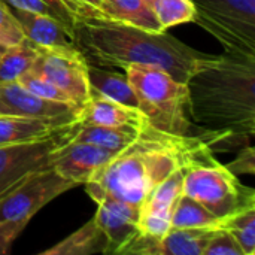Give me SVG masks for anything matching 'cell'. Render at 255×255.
I'll list each match as a JSON object with an SVG mask.
<instances>
[{"label":"cell","instance_id":"cb8c5ba5","mask_svg":"<svg viewBox=\"0 0 255 255\" xmlns=\"http://www.w3.org/2000/svg\"><path fill=\"white\" fill-rule=\"evenodd\" d=\"M152 9L164 31L170 27L194 21L197 13L196 4L191 0H155Z\"/></svg>","mask_w":255,"mask_h":255},{"label":"cell","instance_id":"44dd1931","mask_svg":"<svg viewBox=\"0 0 255 255\" xmlns=\"http://www.w3.org/2000/svg\"><path fill=\"white\" fill-rule=\"evenodd\" d=\"M37 58V46L30 40L7 46L0 58V84L16 82L24 73L30 72Z\"/></svg>","mask_w":255,"mask_h":255},{"label":"cell","instance_id":"d6986e66","mask_svg":"<svg viewBox=\"0 0 255 255\" xmlns=\"http://www.w3.org/2000/svg\"><path fill=\"white\" fill-rule=\"evenodd\" d=\"M218 230V226L175 229L160 239L158 255H203L211 238Z\"/></svg>","mask_w":255,"mask_h":255},{"label":"cell","instance_id":"836d02e7","mask_svg":"<svg viewBox=\"0 0 255 255\" xmlns=\"http://www.w3.org/2000/svg\"><path fill=\"white\" fill-rule=\"evenodd\" d=\"M143 1H145V3H146V4H149V6H152V4H154V1H155V0H143Z\"/></svg>","mask_w":255,"mask_h":255},{"label":"cell","instance_id":"83f0119b","mask_svg":"<svg viewBox=\"0 0 255 255\" xmlns=\"http://www.w3.org/2000/svg\"><path fill=\"white\" fill-rule=\"evenodd\" d=\"M3 3H6L9 7H16V9H24V10H31V12H37V13H43V15H48V16H52L55 19H58L70 33L72 30L69 28V25L66 24V21L63 19V16L55 10L52 9L51 6H48L46 3H43L42 0H1ZM73 34V33H72Z\"/></svg>","mask_w":255,"mask_h":255},{"label":"cell","instance_id":"603a6c76","mask_svg":"<svg viewBox=\"0 0 255 255\" xmlns=\"http://www.w3.org/2000/svg\"><path fill=\"white\" fill-rule=\"evenodd\" d=\"M218 227L227 230L245 255L255 254V206L245 208L220 220Z\"/></svg>","mask_w":255,"mask_h":255},{"label":"cell","instance_id":"4dcf8cb0","mask_svg":"<svg viewBox=\"0 0 255 255\" xmlns=\"http://www.w3.org/2000/svg\"><path fill=\"white\" fill-rule=\"evenodd\" d=\"M75 16H93L102 0H64Z\"/></svg>","mask_w":255,"mask_h":255},{"label":"cell","instance_id":"4316f807","mask_svg":"<svg viewBox=\"0 0 255 255\" xmlns=\"http://www.w3.org/2000/svg\"><path fill=\"white\" fill-rule=\"evenodd\" d=\"M203 255H245L236 239L224 229L218 227L215 235L211 238Z\"/></svg>","mask_w":255,"mask_h":255},{"label":"cell","instance_id":"277c9868","mask_svg":"<svg viewBox=\"0 0 255 255\" xmlns=\"http://www.w3.org/2000/svg\"><path fill=\"white\" fill-rule=\"evenodd\" d=\"M124 72L149 126L163 133L188 136L191 111L187 82L152 66L128 64Z\"/></svg>","mask_w":255,"mask_h":255},{"label":"cell","instance_id":"2e32d148","mask_svg":"<svg viewBox=\"0 0 255 255\" xmlns=\"http://www.w3.org/2000/svg\"><path fill=\"white\" fill-rule=\"evenodd\" d=\"M93 16L133 25L152 33L164 31L152 6L146 4L143 0H102Z\"/></svg>","mask_w":255,"mask_h":255},{"label":"cell","instance_id":"8fae6325","mask_svg":"<svg viewBox=\"0 0 255 255\" xmlns=\"http://www.w3.org/2000/svg\"><path fill=\"white\" fill-rule=\"evenodd\" d=\"M120 152L121 151L118 149H109L93 143L64 142L55 149L51 167L60 176L76 185H82L91 181L96 173Z\"/></svg>","mask_w":255,"mask_h":255},{"label":"cell","instance_id":"30bf717a","mask_svg":"<svg viewBox=\"0 0 255 255\" xmlns=\"http://www.w3.org/2000/svg\"><path fill=\"white\" fill-rule=\"evenodd\" d=\"M78 111L79 108L72 103L37 97L18 82L0 84V115L40 118L63 127L76 121Z\"/></svg>","mask_w":255,"mask_h":255},{"label":"cell","instance_id":"e0dca14e","mask_svg":"<svg viewBox=\"0 0 255 255\" xmlns=\"http://www.w3.org/2000/svg\"><path fill=\"white\" fill-rule=\"evenodd\" d=\"M63 127L40 118L0 115V146L45 139L55 134Z\"/></svg>","mask_w":255,"mask_h":255},{"label":"cell","instance_id":"52a82bcc","mask_svg":"<svg viewBox=\"0 0 255 255\" xmlns=\"http://www.w3.org/2000/svg\"><path fill=\"white\" fill-rule=\"evenodd\" d=\"M75 187L52 167L37 170L0 197V223L28 224L43 206Z\"/></svg>","mask_w":255,"mask_h":255},{"label":"cell","instance_id":"8992f818","mask_svg":"<svg viewBox=\"0 0 255 255\" xmlns=\"http://www.w3.org/2000/svg\"><path fill=\"white\" fill-rule=\"evenodd\" d=\"M196 19L217 36L230 54L254 57L255 0H191Z\"/></svg>","mask_w":255,"mask_h":255},{"label":"cell","instance_id":"1f68e13d","mask_svg":"<svg viewBox=\"0 0 255 255\" xmlns=\"http://www.w3.org/2000/svg\"><path fill=\"white\" fill-rule=\"evenodd\" d=\"M43 3H46L48 6H51L52 9H55L61 16H63V19L66 21V24L69 25V28L72 30V33H73V28H75V19H76V16L70 12V9L67 7V4H66V1L64 0H42Z\"/></svg>","mask_w":255,"mask_h":255},{"label":"cell","instance_id":"ba28073f","mask_svg":"<svg viewBox=\"0 0 255 255\" xmlns=\"http://www.w3.org/2000/svg\"><path fill=\"white\" fill-rule=\"evenodd\" d=\"M37 46V45H36ZM88 60L79 48H42L37 46V58L31 72L52 82L76 106L90 99Z\"/></svg>","mask_w":255,"mask_h":255},{"label":"cell","instance_id":"3957f363","mask_svg":"<svg viewBox=\"0 0 255 255\" xmlns=\"http://www.w3.org/2000/svg\"><path fill=\"white\" fill-rule=\"evenodd\" d=\"M73 37L79 51L105 66H152L187 82L208 57L166 31L152 33L96 16H76Z\"/></svg>","mask_w":255,"mask_h":255},{"label":"cell","instance_id":"4fadbf2b","mask_svg":"<svg viewBox=\"0 0 255 255\" xmlns=\"http://www.w3.org/2000/svg\"><path fill=\"white\" fill-rule=\"evenodd\" d=\"M75 123L81 126L103 127H145L149 124L139 109L128 108L94 94H90V99L79 108Z\"/></svg>","mask_w":255,"mask_h":255},{"label":"cell","instance_id":"f1b7e54d","mask_svg":"<svg viewBox=\"0 0 255 255\" xmlns=\"http://www.w3.org/2000/svg\"><path fill=\"white\" fill-rule=\"evenodd\" d=\"M24 223H0V255H6L13 241L25 229Z\"/></svg>","mask_w":255,"mask_h":255},{"label":"cell","instance_id":"6da1fadb","mask_svg":"<svg viewBox=\"0 0 255 255\" xmlns=\"http://www.w3.org/2000/svg\"><path fill=\"white\" fill-rule=\"evenodd\" d=\"M209 151L211 145L200 137L175 136L149 127L84 185L94 202L111 196L140 208L170 173Z\"/></svg>","mask_w":255,"mask_h":255},{"label":"cell","instance_id":"d6a6232c","mask_svg":"<svg viewBox=\"0 0 255 255\" xmlns=\"http://www.w3.org/2000/svg\"><path fill=\"white\" fill-rule=\"evenodd\" d=\"M6 48H7V46H4V45H1V43H0V58H1V55L4 54Z\"/></svg>","mask_w":255,"mask_h":255},{"label":"cell","instance_id":"ffe728a7","mask_svg":"<svg viewBox=\"0 0 255 255\" xmlns=\"http://www.w3.org/2000/svg\"><path fill=\"white\" fill-rule=\"evenodd\" d=\"M108 251V239L99 227L96 218L90 220L75 233L67 236L60 244L40 253L42 255H93Z\"/></svg>","mask_w":255,"mask_h":255},{"label":"cell","instance_id":"7402d4cb","mask_svg":"<svg viewBox=\"0 0 255 255\" xmlns=\"http://www.w3.org/2000/svg\"><path fill=\"white\" fill-rule=\"evenodd\" d=\"M220 220L211 214L197 200L185 196L184 193L178 199L173 211L170 224L175 229H193V227H211L218 226Z\"/></svg>","mask_w":255,"mask_h":255},{"label":"cell","instance_id":"5bb4252c","mask_svg":"<svg viewBox=\"0 0 255 255\" xmlns=\"http://www.w3.org/2000/svg\"><path fill=\"white\" fill-rule=\"evenodd\" d=\"M10 10L18 19L25 39L34 45L42 48H78L73 34L58 19L16 7H10Z\"/></svg>","mask_w":255,"mask_h":255},{"label":"cell","instance_id":"9c48e42d","mask_svg":"<svg viewBox=\"0 0 255 255\" xmlns=\"http://www.w3.org/2000/svg\"><path fill=\"white\" fill-rule=\"evenodd\" d=\"M67 127L45 139L0 146V197L28 175L51 167L55 149L66 142Z\"/></svg>","mask_w":255,"mask_h":255},{"label":"cell","instance_id":"5b68a950","mask_svg":"<svg viewBox=\"0 0 255 255\" xmlns=\"http://www.w3.org/2000/svg\"><path fill=\"white\" fill-rule=\"evenodd\" d=\"M182 193L197 200L218 220L255 206L254 190L241 184L236 173L220 164L211 151L187 166Z\"/></svg>","mask_w":255,"mask_h":255},{"label":"cell","instance_id":"f546056e","mask_svg":"<svg viewBox=\"0 0 255 255\" xmlns=\"http://www.w3.org/2000/svg\"><path fill=\"white\" fill-rule=\"evenodd\" d=\"M254 149L251 146L245 148L242 151V154L227 167L233 172V173H254Z\"/></svg>","mask_w":255,"mask_h":255},{"label":"cell","instance_id":"d4e9b609","mask_svg":"<svg viewBox=\"0 0 255 255\" xmlns=\"http://www.w3.org/2000/svg\"><path fill=\"white\" fill-rule=\"evenodd\" d=\"M21 87H24L27 91H30L31 94L46 99V100H54V102H61V103H72L75 105L60 88H57L52 82L46 81L45 78L33 73L31 70L24 73L18 81H16ZM76 106V105H75ZM79 108V106H78Z\"/></svg>","mask_w":255,"mask_h":255},{"label":"cell","instance_id":"7a4b0ae2","mask_svg":"<svg viewBox=\"0 0 255 255\" xmlns=\"http://www.w3.org/2000/svg\"><path fill=\"white\" fill-rule=\"evenodd\" d=\"M254 57L208 55L187 81L191 120L218 142L254 134Z\"/></svg>","mask_w":255,"mask_h":255},{"label":"cell","instance_id":"484cf974","mask_svg":"<svg viewBox=\"0 0 255 255\" xmlns=\"http://www.w3.org/2000/svg\"><path fill=\"white\" fill-rule=\"evenodd\" d=\"M22 40H25V36L18 19L10 7L0 0V43L4 46H13Z\"/></svg>","mask_w":255,"mask_h":255},{"label":"cell","instance_id":"7c38bea8","mask_svg":"<svg viewBox=\"0 0 255 255\" xmlns=\"http://www.w3.org/2000/svg\"><path fill=\"white\" fill-rule=\"evenodd\" d=\"M96 203L99 208L94 218L108 239L106 255L121 254L140 233V208L111 196H105Z\"/></svg>","mask_w":255,"mask_h":255},{"label":"cell","instance_id":"9a60e30c","mask_svg":"<svg viewBox=\"0 0 255 255\" xmlns=\"http://www.w3.org/2000/svg\"><path fill=\"white\" fill-rule=\"evenodd\" d=\"M152 126L145 127H131V126H120V127H103V126H81L76 123L69 124L66 142H84L93 143L109 149L124 151L136 140H139L145 131Z\"/></svg>","mask_w":255,"mask_h":255},{"label":"cell","instance_id":"ac0fdd59","mask_svg":"<svg viewBox=\"0 0 255 255\" xmlns=\"http://www.w3.org/2000/svg\"><path fill=\"white\" fill-rule=\"evenodd\" d=\"M87 72L90 81V94L100 96L120 105L139 109V100L126 75L105 70L102 67L91 64L90 61Z\"/></svg>","mask_w":255,"mask_h":255}]
</instances>
